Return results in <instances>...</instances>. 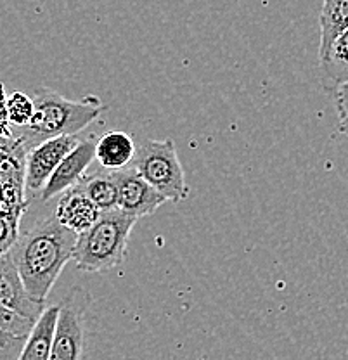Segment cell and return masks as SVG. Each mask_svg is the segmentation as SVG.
Segmentation results:
<instances>
[{
    "mask_svg": "<svg viewBox=\"0 0 348 360\" xmlns=\"http://www.w3.org/2000/svg\"><path fill=\"white\" fill-rule=\"evenodd\" d=\"M77 234L58 222L54 215L39 220L9 248L26 291L46 302L63 269L73 258Z\"/></svg>",
    "mask_w": 348,
    "mask_h": 360,
    "instance_id": "6da1fadb",
    "label": "cell"
},
{
    "mask_svg": "<svg viewBox=\"0 0 348 360\" xmlns=\"http://www.w3.org/2000/svg\"><path fill=\"white\" fill-rule=\"evenodd\" d=\"M32 120L21 129V144L32 149L39 142L61 135H77L96 122L106 106L97 97L85 101H70L51 89H39L33 94Z\"/></svg>",
    "mask_w": 348,
    "mask_h": 360,
    "instance_id": "7a4b0ae2",
    "label": "cell"
},
{
    "mask_svg": "<svg viewBox=\"0 0 348 360\" xmlns=\"http://www.w3.org/2000/svg\"><path fill=\"white\" fill-rule=\"evenodd\" d=\"M137 220L120 208L101 212L87 231L77 234L71 260L84 272H104L122 265Z\"/></svg>",
    "mask_w": 348,
    "mask_h": 360,
    "instance_id": "3957f363",
    "label": "cell"
},
{
    "mask_svg": "<svg viewBox=\"0 0 348 360\" xmlns=\"http://www.w3.org/2000/svg\"><path fill=\"white\" fill-rule=\"evenodd\" d=\"M134 168L141 177L151 184L167 201L179 202L186 200L189 187L186 184V174L177 149L170 139L165 141H144L136 148L132 160Z\"/></svg>",
    "mask_w": 348,
    "mask_h": 360,
    "instance_id": "277c9868",
    "label": "cell"
},
{
    "mask_svg": "<svg viewBox=\"0 0 348 360\" xmlns=\"http://www.w3.org/2000/svg\"><path fill=\"white\" fill-rule=\"evenodd\" d=\"M91 296L82 288H73L59 303L58 321L51 343L49 360H80L85 338V310Z\"/></svg>",
    "mask_w": 348,
    "mask_h": 360,
    "instance_id": "5b68a950",
    "label": "cell"
},
{
    "mask_svg": "<svg viewBox=\"0 0 348 360\" xmlns=\"http://www.w3.org/2000/svg\"><path fill=\"white\" fill-rule=\"evenodd\" d=\"M78 144L77 135H61L39 142L28 151L25 163V186L33 196H40L49 177L61 160Z\"/></svg>",
    "mask_w": 348,
    "mask_h": 360,
    "instance_id": "8992f818",
    "label": "cell"
},
{
    "mask_svg": "<svg viewBox=\"0 0 348 360\" xmlns=\"http://www.w3.org/2000/svg\"><path fill=\"white\" fill-rule=\"evenodd\" d=\"M116 189H118V208L130 213L136 219H142L155 213L167 200L141 177L134 167H125L122 170H113Z\"/></svg>",
    "mask_w": 348,
    "mask_h": 360,
    "instance_id": "52a82bcc",
    "label": "cell"
},
{
    "mask_svg": "<svg viewBox=\"0 0 348 360\" xmlns=\"http://www.w3.org/2000/svg\"><path fill=\"white\" fill-rule=\"evenodd\" d=\"M94 139L96 137L78 141V144L63 158L61 163L56 167V170L52 172V175L47 180L46 187L40 193L42 201H49L58 196V194H63L84 179L91 163L96 160V141Z\"/></svg>",
    "mask_w": 348,
    "mask_h": 360,
    "instance_id": "ba28073f",
    "label": "cell"
},
{
    "mask_svg": "<svg viewBox=\"0 0 348 360\" xmlns=\"http://www.w3.org/2000/svg\"><path fill=\"white\" fill-rule=\"evenodd\" d=\"M0 303L30 321H37L46 309V302L35 300L26 291L11 251L0 255Z\"/></svg>",
    "mask_w": 348,
    "mask_h": 360,
    "instance_id": "9c48e42d",
    "label": "cell"
},
{
    "mask_svg": "<svg viewBox=\"0 0 348 360\" xmlns=\"http://www.w3.org/2000/svg\"><path fill=\"white\" fill-rule=\"evenodd\" d=\"M99 215L101 210L84 193L80 184L70 187L68 191L63 193L54 212V217L58 219V222L65 225L66 229H70L75 234H80V232L87 231L96 222Z\"/></svg>",
    "mask_w": 348,
    "mask_h": 360,
    "instance_id": "30bf717a",
    "label": "cell"
},
{
    "mask_svg": "<svg viewBox=\"0 0 348 360\" xmlns=\"http://www.w3.org/2000/svg\"><path fill=\"white\" fill-rule=\"evenodd\" d=\"M136 148L137 146L134 144V139L129 134L111 130L96 141V160L104 170H122L132 163Z\"/></svg>",
    "mask_w": 348,
    "mask_h": 360,
    "instance_id": "8fae6325",
    "label": "cell"
},
{
    "mask_svg": "<svg viewBox=\"0 0 348 360\" xmlns=\"http://www.w3.org/2000/svg\"><path fill=\"white\" fill-rule=\"evenodd\" d=\"M321 82L328 92L335 94L348 82V28L340 33L324 56L319 58Z\"/></svg>",
    "mask_w": 348,
    "mask_h": 360,
    "instance_id": "7c38bea8",
    "label": "cell"
},
{
    "mask_svg": "<svg viewBox=\"0 0 348 360\" xmlns=\"http://www.w3.org/2000/svg\"><path fill=\"white\" fill-rule=\"evenodd\" d=\"M58 314L59 303L58 305H49L44 309V312L40 314V317L33 324L30 335L26 336L25 347L18 360H49Z\"/></svg>",
    "mask_w": 348,
    "mask_h": 360,
    "instance_id": "4fadbf2b",
    "label": "cell"
},
{
    "mask_svg": "<svg viewBox=\"0 0 348 360\" xmlns=\"http://www.w3.org/2000/svg\"><path fill=\"white\" fill-rule=\"evenodd\" d=\"M78 184L101 212L118 208V189L110 170L103 168L101 172L85 174Z\"/></svg>",
    "mask_w": 348,
    "mask_h": 360,
    "instance_id": "5bb4252c",
    "label": "cell"
},
{
    "mask_svg": "<svg viewBox=\"0 0 348 360\" xmlns=\"http://www.w3.org/2000/svg\"><path fill=\"white\" fill-rule=\"evenodd\" d=\"M321 42L319 58L324 56L333 40L348 28V0H328L319 16Z\"/></svg>",
    "mask_w": 348,
    "mask_h": 360,
    "instance_id": "9a60e30c",
    "label": "cell"
},
{
    "mask_svg": "<svg viewBox=\"0 0 348 360\" xmlns=\"http://www.w3.org/2000/svg\"><path fill=\"white\" fill-rule=\"evenodd\" d=\"M6 111L11 125L23 129V127L28 125L33 111H35L33 97H30L25 92H13L6 99Z\"/></svg>",
    "mask_w": 348,
    "mask_h": 360,
    "instance_id": "2e32d148",
    "label": "cell"
},
{
    "mask_svg": "<svg viewBox=\"0 0 348 360\" xmlns=\"http://www.w3.org/2000/svg\"><path fill=\"white\" fill-rule=\"evenodd\" d=\"M35 321H30V319L23 317L21 314L14 312V310L7 309L6 305L0 303V328L6 329V331L14 333V335L28 336L32 331Z\"/></svg>",
    "mask_w": 348,
    "mask_h": 360,
    "instance_id": "e0dca14e",
    "label": "cell"
},
{
    "mask_svg": "<svg viewBox=\"0 0 348 360\" xmlns=\"http://www.w3.org/2000/svg\"><path fill=\"white\" fill-rule=\"evenodd\" d=\"M26 336L14 335L0 328V360H18L25 347Z\"/></svg>",
    "mask_w": 348,
    "mask_h": 360,
    "instance_id": "ac0fdd59",
    "label": "cell"
},
{
    "mask_svg": "<svg viewBox=\"0 0 348 360\" xmlns=\"http://www.w3.org/2000/svg\"><path fill=\"white\" fill-rule=\"evenodd\" d=\"M336 96V108H338V118H340V132L345 134L348 137V82L342 85L335 92Z\"/></svg>",
    "mask_w": 348,
    "mask_h": 360,
    "instance_id": "d6986e66",
    "label": "cell"
},
{
    "mask_svg": "<svg viewBox=\"0 0 348 360\" xmlns=\"http://www.w3.org/2000/svg\"><path fill=\"white\" fill-rule=\"evenodd\" d=\"M6 99L7 97L4 96V87L0 85V135H11L9 130H7V123H9V120H7V111H6Z\"/></svg>",
    "mask_w": 348,
    "mask_h": 360,
    "instance_id": "ffe728a7",
    "label": "cell"
},
{
    "mask_svg": "<svg viewBox=\"0 0 348 360\" xmlns=\"http://www.w3.org/2000/svg\"><path fill=\"white\" fill-rule=\"evenodd\" d=\"M324 2H328V0H324Z\"/></svg>",
    "mask_w": 348,
    "mask_h": 360,
    "instance_id": "44dd1931",
    "label": "cell"
}]
</instances>
